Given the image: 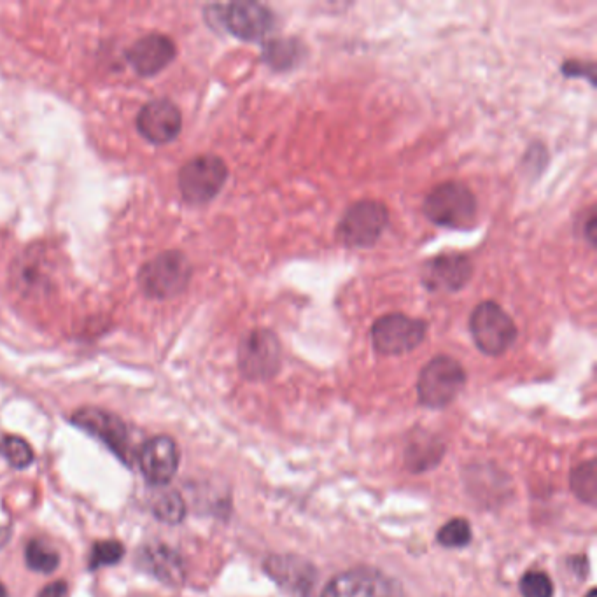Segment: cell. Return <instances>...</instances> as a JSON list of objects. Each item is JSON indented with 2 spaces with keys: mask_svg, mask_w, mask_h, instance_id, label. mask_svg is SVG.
<instances>
[{
  "mask_svg": "<svg viewBox=\"0 0 597 597\" xmlns=\"http://www.w3.org/2000/svg\"><path fill=\"white\" fill-rule=\"evenodd\" d=\"M438 541L443 547H466L471 541V526L468 520L452 519L438 531Z\"/></svg>",
  "mask_w": 597,
  "mask_h": 597,
  "instance_id": "603a6c76",
  "label": "cell"
},
{
  "mask_svg": "<svg viewBox=\"0 0 597 597\" xmlns=\"http://www.w3.org/2000/svg\"><path fill=\"white\" fill-rule=\"evenodd\" d=\"M0 452L16 470H25L34 463V450L22 436H6L0 442Z\"/></svg>",
  "mask_w": 597,
  "mask_h": 597,
  "instance_id": "ffe728a7",
  "label": "cell"
},
{
  "mask_svg": "<svg viewBox=\"0 0 597 597\" xmlns=\"http://www.w3.org/2000/svg\"><path fill=\"white\" fill-rule=\"evenodd\" d=\"M422 211L433 225L443 228L471 230L477 225V198L466 184L457 181H445L429 191Z\"/></svg>",
  "mask_w": 597,
  "mask_h": 597,
  "instance_id": "7a4b0ae2",
  "label": "cell"
},
{
  "mask_svg": "<svg viewBox=\"0 0 597 597\" xmlns=\"http://www.w3.org/2000/svg\"><path fill=\"white\" fill-rule=\"evenodd\" d=\"M25 561L32 571L37 573H53L60 564V555L55 548L41 540L30 541L25 548Z\"/></svg>",
  "mask_w": 597,
  "mask_h": 597,
  "instance_id": "d6986e66",
  "label": "cell"
},
{
  "mask_svg": "<svg viewBox=\"0 0 597 597\" xmlns=\"http://www.w3.org/2000/svg\"><path fill=\"white\" fill-rule=\"evenodd\" d=\"M177 57L174 39L162 32H151L148 36L137 39L127 51L128 65L142 78H151L165 71Z\"/></svg>",
  "mask_w": 597,
  "mask_h": 597,
  "instance_id": "4fadbf2b",
  "label": "cell"
},
{
  "mask_svg": "<svg viewBox=\"0 0 597 597\" xmlns=\"http://www.w3.org/2000/svg\"><path fill=\"white\" fill-rule=\"evenodd\" d=\"M205 16L244 43L265 39L275 25L274 13L258 2L216 4L205 9Z\"/></svg>",
  "mask_w": 597,
  "mask_h": 597,
  "instance_id": "3957f363",
  "label": "cell"
},
{
  "mask_svg": "<svg viewBox=\"0 0 597 597\" xmlns=\"http://www.w3.org/2000/svg\"><path fill=\"white\" fill-rule=\"evenodd\" d=\"M587 597H597L596 590H590L589 594H587Z\"/></svg>",
  "mask_w": 597,
  "mask_h": 597,
  "instance_id": "f1b7e54d",
  "label": "cell"
},
{
  "mask_svg": "<svg viewBox=\"0 0 597 597\" xmlns=\"http://www.w3.org/2000/svg\"><path fill=\"white\" fill-rule=\"evenodd\" d=\"M228 167L225 160L216 155H198L184 163L177 186L184 202L190 205H205L218 197L225 188Z\"/></svg>",
  "mask_w": 597,
  "mask_h": 597,
  "instance_id": "5b68a950",
  "label": "cell"
},
{
  "mask_svg": "<svg viewBox=\"0 0 597 597\" xmlns=\"http://www.w3.org/2000/svg\"><path fill=\"white\" fill-rule=\"evenodd\" d=\"M125 555V547L123 543L116 540L99 541L93 547L92 555H90V569L104 568V566H113L123 559Z\"/></svg>",
  "mask_w": 597,
  "mask_h": 597,
  "instance_id": "7402d4cb",
  "label": "cell"
},
{
  "mask_svg": "<svg viewBox=\"0 0 597 597\" xmlns=\"http://www.w3.org/2000/svg\"><path fill=\"white\" fill-rule=\"evenodd\" d=\"M302 58L303 46L296 39H272L263 48V62L277 72L293 69Z\"/></svg>",
  "mask_w": 597,
  "mask_h": 597,
  "instance_id": "ac0fdd59",
  "label": "cell"
},
{
  "mask_svg": "<svg viewBox=\"0 0 597 597\" xmlns=\"http://www.w3.org/2000/svg\"><path fill=\"white\" fill-rule=\"evenodd\" d=\"M323 597H393V590L379 571L356 568L335 576L326 585Z\"/></svg>",
  "mask_w": 597,
  "mask_h": 597,
  "instance_id": "9a60e30c",
  "label": "cell"
},
{
  "mask_svg": "<svg viewBox=\"0 0 597 597\" xmlns=\"http://www.w3.org/2000/svg\"><path fill=\"white\" fill-rule=\"evenodd\" d=\"M142 477L149 484H169L179 468V449L170 436H155L144 443L139 454Z\"/></svg>",
  "mask_w": 597,
  "mask_h": 597,
  "instance_id": "5bb4252c",
  "label": "cell"
},
{
  "mask_svg": "<svg viewBox=\"0 0 597 597\" xmlns=\"http://www.w3.org/2000/svg\"><path fill=\"white\" fill-rule=\"evenodd\" d=\"M428 323L400 312L382 316L373 323L370 337L373 349L382 356H401L414 351L424 342Z\"/></svg>",
  "mask_w": 597,
  "mask_h": 597,
  "instance_id": "ba28073f",
  "label": "cell"
},
{
  "mask_svg": "<svg viewBox=\"0 0 597 597\" xmlns=\"http://www.w3.org/2000/svg\"><path fill=\"white\" fill-rule=\"evenodd\" d=\"M50 265L44 251L27 249L11 265V282L16 291L23 295H37L50 291L53 282L50 277Z\"/></svg>",
  "mask_w": 597,
  "mask_h": 597,
  "instance_id": "2e32d148",
  "label": "cell"
},
{
  "mask_svg": "<svg viewBox=\"0 0 597 597\" xmlns=\"http://www.w3.org/2000/svg\"><path fill=\"white\" fill-rule=\"evenodd\" d=\"M389 226V211L379 200H359L345 209L337 237L345 247L366 249L379 242Z\"/></svg>",
  "mask_w": 597,
  "mask_h": 597,
  "instance_id": "277c9868",
  "label": "cell"
},
{
  "mask_svg": "<svg viewBox=\"0 0 597 597\" xmlns=\"http://www.w3.org/2000/svg\"><path fill=\"white\" fill-rule=\"evenodd\" d=\"M153 512H155L156 519L162 520L170 526H176L179 522H183L186 505H184V499L181 498L179 492H167L156 501Z\"/></svg>",
  "mask_w": 597,
  "mask_h": 597,
  "instance_id": "44dd1931",
  "label": "cell"
},
{
  "mask_svg": "<svg viewBox=\"0 0 597 597\" xmlns=\"http://www.w3.org/2000/svg\"><path fill=\"white\" fill-rule=\"evenodd\" d=\"M0 597H8V589L0 583Z\"/></svg>",
  "mask_w": 597,
  "mask_h": 597,
  "instance_id": "83f0119b",
  "label": "cell"
},
{
  "mask_svg": "<svg viewBox=\"0 0 597 597\" xmlns=\"http://www.w3.org/2000/svg\"><path fill=\"white\" fill-rule=\"evenodd\" d=\"M466 384V372L457 359L436 356L422 368L417 380V394L422 405L443 408L456 400Z\"/></svg>",
  "mask_w": 597,
  "mask_h": 597,
  "instance_id": "52a82bcc",
  "label": "cell"
},
{
  "mask_svg": "<svg viewBox=\"0 0 597 597\" xmlns=\"http://www.w3.org/2000/svg\"><path fill=\"white\" fill-rule=\"evenodd\" d=\"M71 422L88 435L97 438L106 447L113 450L116 456L130 464V449H128V428L118 415L97 407H83L71 415Z\"/></svg>",
  "mask_w": 597,
  "mask_h": 597,
  "instance_id": "30bf717a",
  "label": "cell"
},
{
  "mask_svg": "<svg viewBox=\"0 0 597 597\" xmlns=\"http://www.w3.org/2000/svg\"><path fill=\"white\" fill-rule=\"evenodd\" d=\"M137 130L149 144H169L183 130L181 109L169 99L149 100L137 114Z\"/></svg>",
  "mask_w": 597,
  "mask_h": 597,
  "instance_id": "7c38bea8",
  "label": "cell"
},
{
  "mask_svg": "<svg viewBox=\"0 0 597 597\" xmlns=\"http://www.w3.org/2000/svg\"><path fill=\"white\" fill-rule=\"evenodd\" d=\"M473 275V263L466 254H438L426 261L421 279L424 288L433 293H457L468 286Z\"/></svg>",
  "mask_w": 597,
  "mask_h": 597,
  "instance_id": "8fae6325",
  "label": "cell"
},
{
  "mask_svg": "<svg viewBox=\"0 0 597 597\" xmlns=\"http://www.w3.org/2000/svg\"><path fill=\"white\" fill-rule=\"evenodd\" d=\"M571 482H573V489L580 498L589 501V503H594V498H596V466H594V461L583 464L582 468H578L573 473Z\"/></svg>",
  "mask_w": 597,
  "mask_h": 597,
  "instance_id": "cb8c5ba5",
  "label": "cell"
},
{
  "mask_svg": "<svg viewBox=\"0 0 597 597\" xmlns=\"http://www.w3.org/2000/svg\"><path fill=\"white\" fill-rule=\"evenodd\" d=\"M146 569L170 587H177L184 582V566L181 557L165 545H151L144 550Z\"/></svg>",
  "mask_w": 597,
  "mask_h": 597,
  "instance_id": "e0dca14e",
  "label": "cell"
},
{
  "mask_svg": "<svg viewBox=\"0 0 597 597\" xmlns=\"http://www.w3.org/2000/svg\"><path fill=\"white\" fill-rule=\"evenodd\" d=\"M520 592L524 597H552L554 585L545 573L529 571L520 580Z\"/></svg>",
  "mask_w": 597,
  "mask_h": 597,
  "instance_id": "d4e9b609",
  "label": "cell"
},
{
  "mask_svg": "<svg viewBox=\"0 0 597 597\" xmlns=\"http://www.w3.org/2000/svg\"><path fill=\"white\" fill-rule=\"evenodd\" d=\"M67 583L64 580H58V582L50 583V585H46L41 592H39V596L37 597H67Z\"/></svg>",
  "mask_w": 597,
  "mask_h": 597,
  "instance_id": "4316f807",
  "label": "cell"
},
{
  "mask_svg": "<svg viewBox=\"0 0 597 597\" xmlns=\"http://www.w3.org/2000/svg\"><path fill=\"white\" fill-rule=\"evenodd\" d=\"M282 363V345L274 331L256 328L239 345V368L247 380L272 379Z\"/></svg>",
  "mask_w": 597,
  "mask_h": 597,
  "instance_id": "9c48e42d",
  "label": "cell"
},
{
  "mask_svg": "<svg viewBox=\"0 0 597 597\" xmlns=\"http://www.w3.org/2000/svg\"><path fill=\"white\" fill-rule=\"evenodd\" d=\"M193 267L181 251H163L146 261L137 274V284L142 295L149 300H170L183 295L188 289Z\"/></svg>",
  "mask_w": 597,
  "mask_h": 597,
  "instance_id": "6da1fadb",
  "label": "cell"
},
{
  "mask_svg": "<svg viewBox=\"0 0 597 597\" xmlns=\"http://www.w3.org/2000/svg\"><path fill=\"white\" fill-rule=\"evenodd\" d=\"M471 337L487 356L505 354L517 340L519 330L510 314L496 302L478 303L470 316Z\"/></svg>",
  "mask_w": 597,
  "mask_h": 597,
  "instance_id": "8992f818",
  "label": "cell"
},
{
  "mask_svg": "<svg viewBox=\"0 0 597 597\" xmlns=\"http://www.w3.org/2000/svg\"><path fill=\"white\" fill-rule=\"evenodd\" d=\"M585 62L582 60H568L566 64L562 65V74L568 78H583L587 76L590 83H594V69L592 71H585Z\"/></svg>",
  "mask_w": 597,
  "mask_h": 597,
  "instance_id": "484cf974",
  "label": "cell"
}]
</instances>
